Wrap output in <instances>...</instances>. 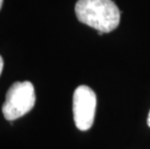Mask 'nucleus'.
Instances as JSON below:
<instances>
[{
	"instance_id": "nucleus-6",
	"label": "nucleus",
	"mask_w": 150,
	"mask_h": 149,
	"mask_svg": "<svg viewBox=\"0 0 150 149\" xmlns=\"http://www.w3.org/2000/svg\"><path fill=\"white\" fill-rule=\"evenodd\" d=\"M2 4H3V0H0V9L2 7Z\"/></svg>"
},
{
	"instance_id": "nucleus-5",
	"label": "nucleus",
	"mask_w": 150,
	"mask_h": 149,
	"mask_svg": "<svg viewBox=\"0 0 150 149\" xmlns=\"http://www.w3.org/2000/svg\"><path fill=\"white\" fill-rule=\"evenodd\" d=\"M147 125L150 127V112L148 113V117H147Z\"/></svg>"
},
{
	"instance_id": "nucleus-3",
	"label": "nucleus",
	"mask_w": 150,
	"mask_h": 149,
	"mask_svg": "<svg viewBox=\"0 0 150 149\" xmlns=\"http://www.w3.org/2000/svg\"><path fill=\"white\" fill-rule=\"evenodd\" d=\"M97 107L95 92L86 85L76 87L73 96V113L76 127L81 131H87L92 127Z\"/></svg>"
},
{
	"instance_id": "nucleus-2",
	"label": "nucleus",
	"mask_w": 150,
	"mask_h": 149,
	"mask_svg": "<svg viewBox=\"0 0 150 149\" xmlns=\"http://www.w3.org/2000/svg\"><path fill=\"white\" fill-rule=\"evenodd\" d=\"M35 89L30 81H17L6 93L2 112L5 119L13 121L28 113L35 106Z\"/></svg>"
},
{
	"instance_id": "nucleus-1",
	"label": "nucleus",
	"mask_w": 150,
	"mask_h": 149,
	"mask_svg": "<svg viewBox=\"0 0 150 149\" xmlns=\"http://www.w3.org/2000/svg\"><path fill=\"white\" fill-rule=\"evenodd\" d=\"M75 12L81 23L98 32H111L120 21V11L112 0H78Z\"/></svg>"
},
{
	"instance_id": "nucleus-4",
	"label": "nucleus",
	"mask_w": 150,
	"mask_h": 149,
	"mask_svg": "<svg viewBox=\"0 0 150 149\" xmlns=\"http://www.w3.org/2000/svg\"><path fill=\"white\" fill-rule=\"evenodd\" d=\"M3 66H4V62H3V58L1 57V55H0V76L2 74Z\"/></svg>"
}]
</instances>
